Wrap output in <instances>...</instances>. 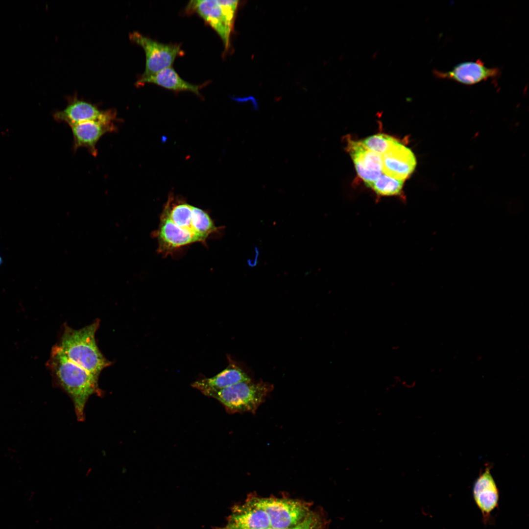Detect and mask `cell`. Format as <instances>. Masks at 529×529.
Instances as JSON below:
<instances>
[{
    "mask_svg": "<svg viewBox=\"0 0 529 529\" xmlns=\"http://www.w3.org/2000/svg\"><path fill=\"white\" fill-rule=\"evenodd\" d=\"M220 229L206 211L172 194L168 196L158 227L152 235L157 240V251L165 256L194 243L205 244L209 237Z\"/></svg>",
    "mask_w": 529,
    "mask_h": 529,
    "instance_id": "cell-1",
    "label": "cell"
},
{
    "mask_svg": "<svg viewBox=\"0 0 529 529\" xmlns=\"http://www.w3.org/2000/svg\"><path fill=\"white\" fill-rule=\"evenodd\" d=\"M309 502L287 496L263 497L251 494L235 505L223 527L227 529H290L313 511Z\"/></svg>",
    "mask_w": 529,
    "mask_h": 529,
    "instance_id": "cell-2",
    "label": "cell"
},
{
    "mask_svg": "<svg viewBox=\"0 0 529 529\" xmlns=\"http://www.w3.org/2000/svg\"><path fill=\"white\" fill-rule=\"evenodd\" d=\"M50 365L58 384L72 399L77 419L83 421L88 398L99 392L98 377L69 359L58 345L52 349Z\"/></svg>",
    "mask_w": 529,
    "mask_h": 529,
    "instance_id": "cell-3",
    "label": "cell"
},
{
    "mask_svg": "<svg viewBox=\"0 0 529 529\" xmlns=\"http://www.w3.org/2000/svg\"><path fill=\"white\" fill-rule=\"evenodd\" d=\"M99 323L97 320L78 330L65 325L58 345L69 359L98 377L110 364L96 343L95 334Z\"/></svg>",
    "mask_w": 529,
    "mask_h": 529,
    "instance_id": "cell-4",
    "label": "cell"
},
{
    "mask_svg": "<svg viewBox=\"0 0 529 529\" xmlns=\"http://www.w3.org/2000/svg\"><path fill=\"white\" fill-rule=\"evenodd\" d=\"M273 388L272 385L263 381L242 382L203 394L218 401L230 413L250 412L254 414Z\"/></svg>",
    "mask_w": 529,
    "mask_h": 529,
    "instance_id": "cell-5",
    "label": "cell"
},
{
    "mask_svg": "<svg viewBox=\"0 0 529 529\" xmlns=\"http://www.w3.org/2000/svg\"><path fill=\"white\" fill-rule=\"evenodd\" d=\"M239 2L238 0H192L188 3L185 12L188 15L198 14L216 31L222 41L225 52L230 48Z\"/></svg>",
    "mask_w": 529,
    "mask_h": 529,
    "instance_id": "cell-6",
    "label": "cell"
},
{
    "mask_svg": "<svg viewBox=\"0 0 529 529\" xmlns=\"http://www.w3.org/2000/svg\"><path fill=\"white\" fill-rule=\"evenodd\" d=\"M129 38L144 49L145 54V67L140 77L153 75L172 65L175 58L184 54L180 44H164L134 31Z\"/></svg>",
    "mask_w": 529,
    "mask_h": 529,
    "instance_id": "cell-7",
    "label": "cell"
},
{
    "mask_svg": "<svg viewBox=\"0 0 529 529\" xmlns=\"http://www.w3.org/2000/svg\"><path fill=\"white\" fill-rule=\"evenodd\" d=\"M68 101L64 109L52 113L56 121L66 123L69 126L91 120L118 121L116 111L113 109L102 110L97 106L74 96L69 98Z\"/></svg>",
    "mask_w": 529,
    "mask_h": 529,
    "instance_id": "cell-8",
    "label": "cell"
},
{
    "mask_svg": "<svg viewBox=\"0 0 529 529\" xmlns=\"http://www.w3.org/2000/svg\"><path fill=\"white\" fill-rule=\"evenodd\" d=\"M472 494L481 512L483 524L487 526L493 523L491 514L499 507L500 493L489 466L485 468L475 481Z\"/></svg>",
    "mask_w": 529,
    "mask_h": 529,
    "instance_id": "cell-9",
    "label": "cell"
},
{
    "mask_svg": "<svg viewBox=\"0 0 529 529\" xmlns=\"http://www.w3.org/2000/svg\"><path fill=\"white\" fill-rule=\"evenodd\" d=\"M382 172L393 178L404 181L414 171L416 157L408 147L396 140L382 155Z\"/></svg>",
    "mask_w": 529,
    "mask_h": 529,
    "instance_id": "cell-10",
    "label": "cell"
},
{
    "mask_svg": "<svg viewBox=\"0 0 529 529\" xmlns=\"http://www.w3.org/2000/svg\"><path fill=\"white\" fill-rule=\"evenodd\" d=\"M113 121L91 120L70 126L73 136V149L86 148L93 156L97 155L96 145L105 134L117 131Z\"/></svg>",
    "mask_w": 529,
    "mask_h": 529,
    "instance_id": "cell-11",
    "label": "cell"
},
{
    "mask_svg": "<svg viewBox=\"0 0 529 529\" xmlns=\"http://www.w3.org/2000/svg\"><path fill=\"white\" fill-rule=\"evenodd\" d=\"M499 72L498 68H488L481 60H477L461 63L447 72L435 71L434 74L438 78L471 85L490 78H495Z\"/></svg>",
    "mask_w": 529,
    "mask_h": 529,
    "instance_id": "cell-12",
    "label": "cell"
},
{
    "mask_svg": "<svg viewBox=\"0 0 529 529\" xmlns=\"http://www.w3.org/2000/svg\"><path fill=\"white\" fill-rule=\"evenodd\" d=\"M347 149L358 175L365 184L376 180L382 174L381 154L367 149L361 141H349Z\"/></svg>",
    "mask_w": 529,
    "mask_h": 529,
    "instance_id": "cell-13",
    "label": "cell"
},
{
    "mask_svg": "<svg viewBox=\"0 0 529 529\" xmlns=\"http://www.w3.org/2000/svg\"><path fill=\"white\" fill-rule=\"evenodd\" d=\"M150 83L175 92L189 91L200 96L199 90L205 84L195 85L183 79L171 67L165 68L158 72L144 77H140L135 84L137 86H143Z\"/></svg>",
    "mask_w": 529,
    "mask_h": 529,
    "instance_id": "cell-14",
    "label": "cell"
},
{
    "mask_svg": "<svg viewBox=\"0 0 529 529\" xmlns=\"http://www.w3.org/2000/svg\"><path fill=\"white\" fill-rule=\"evenodd\" d=\"M250 381V377L241 369L235 364H230L216 376L196 381L192 386L203 394L209 391L221 389L240 382Z\"/></svg>",
    "mask_w": 529,
    "mask_h": 529,
    "instance_id": "cell-15",
    "label": "cell"
},
{
    "mask_svg": "<svg viewBox=\"0 0 529 529\" xmlns=\"http://www.w3.org/2000/svg\"><path fill=\"white\" fill-rule=\"evenodd\" d=\"M404 181L387 176L383 173L375 181L365 184L378 196H399L402 192Z\"/></svg>",
    "mask_w": 529,
    "mask_h": 529,
    "instance_id": "cell-16",
    "label": "cell"
},
{
    "mask_svg": "<svg viewBox=\"0 0 529 529\" xmlns=\"http://www.w3.org/2000/svg\"><path fill=\"white\" fill-rule=\"evenodd\" d=\"M330 521L322 509L313 510L308 518L299 526L290 529H329ZM215 529H227L223 526Z\"/></svg>",
    "mask_w": 529,
    "mask_h": 529,
    "instance_id": "cell-17",
    "label": "cell"
},
{
    "mask_svg": "<svg viewBox=\"0 0 529 529\" xmlns=\"http://www.w3.org/2000/svg\"><path fill=\"white\" fill-rule=\"evenodd\" d=\"M395 140L389 135L379 133L369 136L361 142L367 149L382 155Z\"/></svg>",
    "mask_w": 529,
    "mask_h": 529,
    "instance_id": "cell-18",
    "label": "cell"
},
{
    "mask_svg": "<svg viewBox=\"0 0 529 529\" xmlns=\"http://www.w3.org/2000/svg\"><path fill=\"white\" fill-rule=\"evenodd\" d=\"M2 258H1V256H0V265L2 264Z\"/></svg>",
    "mask_w": 529,
    "mask_h": 529,
    "instance_id": "cell-19",
    "label": "cell"
}]
</instances>
